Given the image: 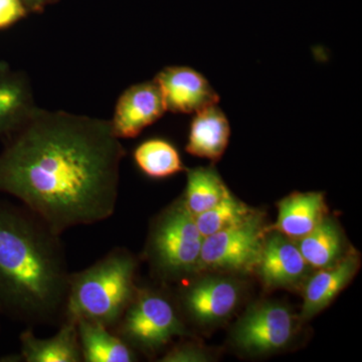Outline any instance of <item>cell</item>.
<instances>
[{
    "instance_id": "cell-5",
    "label": "cell",
    "mask_w": 362,
    "mask_h": 362,
    "mask_svg": "<svg viewBox=\"0 0 362 362\" xmlns=\"http://www.w3.org/2000/svg\"><path fill=\"white\" fill-rule=\"evenodd\" d=\"M113 331L131 349L145 354H156L173 338L189 335L177 309L166 295L139 286Z\"/></svg>"
},
{
    "instance_id": "cell-14",
    "label": "cell",
    "mask_w": 362,
    "mask_h": 362,
    "mask_svg": "<svg viewBox=\"0 0 362 362\" xmlns=\"http://www.w3.org/2000/svg\"><path fill=\"white\" fill-rule=\"evenodd\" d=\"M21 358L26 362L83 361L77 322L64 320L54 337H35L32 328L21 334Z\"/></svg>"
},
{
    "instance_id": "cell-7",
    "label": "cell",
    "mask_w": 362,
    "mask_h": 362,
    "mask_svg": "<svg viewBox=\"0 0 362 362\" xmlns=\"http://www.w3.org/2000/svg\"><path fill=\"white\" fill-rule=\"evenodd\" d=\"M296 328V318L287 306L267 301L247 309L233 330V342L247 354H271L285 349Z\"/></svg>"
},
{
    "instance_id": "cell-16",
    "label": "cell",
    "mask_w": 362,
    "mask_h": 362,
    "mask_svg": "<svg viewBox=\"0 0 362 362\" xmlns=\"http://www.w3.org/2000/svg\"><path fill=\"white\" fill-rule=\"evenodd\" d=\"M230 136L225 113L218 104L211 105L195 113L185 150L192 156L218 161L225 153Z\"/></svg>"
},
{
    "instance_id": "cell-12",
    "label": "cell",
    "mask_w": 362,
    "mask_h": 362,
    "mask_svg": "<svg viewBox=\"0 0 362 362\" xmlns=\"http://www.w3.org/2000/svg\"><path fill=\"white\" fill-rule=\"evenodd\" d=\"M358 268V254L349 252L334 265L318 269L305 284L301 318L308 320L326 308L349 284Z\"/></svg>"
},
{
    "instance_id": "cell-15",
    "label": "cell",
    "mask_w": 362,
    "mask_h": 362,
    "mask_svg": "<svg viewBox=\"0 0 362 362\" xmlns=\"http://www.w3.org/2000/svg\"><path fill=\"white\" fill-rule=\"evenodd\" d=\"M35 109L26 75L0 63V137L6 138L21 127Z\"/></svg>"
},
{
    "instance_id": "cell-11",
    "label": "cell",
    "mask_w": 362,
    "mask_h": 362,
    "mask_svg": "<svg viewBox=\"0 0 362 362\" xmlns=\"http://www.w3.org/2000/svg\"><path fill=\"white\" fill-rule=\"evenodd\" d=\"M165 111L163 97L156 81L132 86L117 102L110 121L112 131L119 139L134 138L160 119Z\"/></svg>"
},
{
    "instance_id": "cell-10",
    "label": "cell",
    "mask_w": 362,
    "mask_h": 362,
    "mask_svg": "<svg viewBox=\"0 0 362 362\" xmlns=\"http://www.w3.org/2000/svg\"><path fill=\"white\" fill-rule=\"evenodd\" d=\"M310 268L296 242L279 232L267 235L256 269L266 288H296L308 277Z\"/></svg>"
},
{
    "instance_id": "cell-9",
    "label": "cell",
    "mask_w": 362,
    "mask_h": 362,
    "mask_svg": "<svg viewBox=\"0 0 362 362\" xmlns=\"http://www.w3.org/2000/svg\"><path fill=\"white\" fill-rule=\"evenodd\" d=\"M166 111L192 114L218 104V95L202 74L187 66H168L156 78Z\"/></svg>"
},
{
    "instance_id": "cell-18",
    "label": "cell",
    "mask_w": 362,
    "mask_h": 362,
    "mask_svg": "<svg viewBox=\"0 0 362 362\" xmlns=\"http://www.w3.org/2000/svg\"><path fill=\"white\" fill-rule=\"evenodd\" d=\"M311 268L333 266L344 257V238L337 221L326 216L308 235L295 240Z\"/></svg>"
},
{
    "instance_id": "cell-22",
    "label": "cell",
    "mask_w": 362,
    "mask_h": 362,
    "mask_svg": "<svg viewBox=\"0 0 362 362\" xmlns=\"http://www.w3.org/2000/svg\"><path fill=\"white\" fill-rule=\"evenodd\" d=\"M211 356L201 347L192 344H178L168 350L159 361L162 362H206Z\"/></svg>"
},
{
    "instance_id": "cell-24",
    "label": "cell",
    "mask_w": 362,
    "mask_h": 362,
    "mask_svg": "<svg viewBox=\"0 0 362 362\" xmlns=\"http://www.w3.org/2000/svg\"><path fill=\"white\" fill-rule=\"evenodd\" d=\"M52 0H21L23 7L26 11V6L28 8L32 9V11H40L45 4H49Z\"/></svg>"
},
{
    "instance_id": "cell-8",
    "label": "cell",
    "mask_w": 362,
    "mask_h": 362,
    "mask_svg": "<svg viewBox=\"0 0 362 362\" xmlns=\"http://www.w3.org/2000/svg\"><path fill=\"white\" fill-rule=\"evenodd\" d=\"M240 297L242 287L238 281L223 276H209L185 288L181 294V303L195 322L216 325L232 316Z\"/></svg>"
},
{
    "instance_id": "cell-19",
    "label": "cell",
    "mask_w": 362,
    "mask_h": 362,
    "mask_svg": "<svg viewBox=\"0 0 362 362\" xmlns=\"http://www.w3.org/2000/svg\"><path fill=\"white\" fill-rule=\"evenodd\" d=\"M230 194L214 168H199L187 170V183L183 204L194 216L216 206Z\"/></svg>"
},
{
    "instance_id": "cell-23",
    "label": "cell",
    "mask_w": 362,
    "mask_h": 362,
    "mask_svg": "<svg viewBox=\"0 0 362 362\" xmlns=\"http://www.w3.org/2000/svg\"><path fill=\"white\" fill-rule=\"evenodd\" d=\"M25 16L21 0H0V28H7Z\"/></svg>"
},
{
    "instance_id": "cell-2",
    "label": "cell",
    "mask_w": 362,
    "mask_h": 362,
    "mask_svg": "<svg viewBox=\"0 0 362 362\" xmlns=\"http://www.w3.org/2000/svg\"><path fill=\"white\" fill-rule=\"evenodd\" d=\"M70 275L61 235L25 206L0 202V311L30 327L59 325Z\"/></svg>"
},
{
    "instance_id": "cell-13",
    "label": "cell",
    "mask_w": 362,
    "mask_h": 362,
    "mask_svg": "<svg viewBox=\"0 0 362 362\" xmlns=\"http://www.w3.org/2000/svg\"><path fill=\"white\" fill-rule=\"evenodd\" d=\"M327 213L322 192H294L279 202L274 230L297 240L312 232Z\"/></svg>"
},
{
    "instance_id": "cell-1",
    "label": "cell",
    "mask_w": 362,
    "mask_h": 362,
    "mask_svg": "<svg viewBox=\"0 0 362 362\" xmlns=\"http://www.w3.org/2000/svg\"><path fill=\"white\" fill-rule=\"evenodd\" d=\"M4 139L0 192L52 232L61 235L115 214L126 152L110 121L35 107Z\"/></svg>"
},
{
    "instance_id": "cell-6",
    "label": "cell",
    "mask_w": 362,
    "mask_h": 362,
    "mask_svg": "<svg viewBox=\"0 0 362 362\" xmlns=\"http://www.w3.org/2000/svg\"><path fill=\"white\" fill-rule=\"evenodd\" d=\"M268 230L257 213L239 226L204 238L197 271L247 274L258 267Z\"/></svg>"
},
{
    "instance_id": "cell-21",
    "label": "cell",
    "mask_w": 362,
    "mask_h": 362,
    "mask_svg": "<svg viewBox=\"0 0 362 362\" xmlns=\"http://www.w3.org/2000/svg\"><path fill=\"white\" fill-rule=\"evenodd\" d=\"M256 214L254 209L230 194L216 206L194 216V220L202 237L206 238L214 233L239 226L250 220Z\"/></svg>"
},
{
    "instance_id": "cell-4",
    "label": "cell",
    "mask_w": 362,
    "mask_h": 362,
    "mask_svg": "<svg viewBox=\"0 0 362 362\" xmlns=\"http://www.w3.org/2000/svg\"><path fill=\"white\" fill-rule=\"evenodd\" d=\"M204 240L180 199L154 221L145 254L157 273L175 280L197 272Z\"/></svg>"
},
{
    "instance_id": "cell-20",
    "label": "cell",
    "mask_w": 362,
    "mask_h": 362,
    "mask_svg": "<svg viewBox=\"0 0 362 362\" xmlns=\"http://www.w3.org/2000/svg\"><path fill=\"white\" fill-rule=\"evenodd\" d=\"M134 159L145 175L152 178H165L185 170L177 149L162 139H150L136 148Z\"/></svg>"
},
{
    "instance_id": "cell-3",
    "label": "cell",
    "mask_w": 362,
    "mask_h": 362,
    "mask_svg": "<svg viewBox=\"0 0 362 362\" xmlns=\"http://www.w3.org/2000/svg\"><path fill=\"white\" fill-rule=\"evenodd\" d=\"M137 270L132 252L114 247L93 265L71 273L64 320L84 319L113 330L135 296Z\"/></svg>"
},
{
    "instance_id": "cell-17",
    "label": "cell",
    "mask_w": 362,
    "mask_h": 362,
    "mask_svg": "<svg viewBox=\"0 0 362 362\" xmlns=\"http://www.w3.org/2000/svg\"><path fill=\"white\" fill-rule=\"evenodd\" d=\"M78 341L85 362H133L137 354L113 330L90 320L77 321Z\"/></svg>"
}]
</instances>
